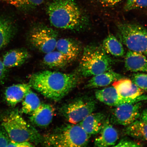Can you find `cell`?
<instances>
[{"label": "cell", "instance_id": "cell-30", "mask_svg": "<svg viewBox=\"0 0 147 147\" xmlns=\"http://www.w3.org/2000/svg\"><path fill=\"white\" fill-rule=\"evenodd\" d=\"M103 6L110 7L118 4L122 0H94Z\"/></svg>", "mask_w": 147, "mask_h": 147}, {"label": "cell", "instance_id": "cell-29", "mask_svg": "<svg viewBox=\"0 0 147 147\" xmlns=\"http://www.w3.org/2000/svg\"><path fill=\"white\" fill-rule=\"evenodd\" d=\"M6 132L2 126H0V147H7L10 141Z\"/></svg>", "mask_w": 147, "mask_h": 147}, {"label": "cell", "instance_id": "cell-5", "mask_svg": "<svg viewBox=\"0 0 147 147\" xmlns=\"http://www.w3.org/2000/svg\"><path fill=\"white\" fill-rule=\"evenodd\" d=\"M102 46L92 45L84 48L79 64L80 74L85 78L111 70L113 61Z\"/></svg>", "mask_w": 147, "mask_h": 147}, {"label": "cell", "instance_id": "cell-12", "mask_svg": "<svg viewBox=\"0 0 147 147\" xmlns=\"http://www.w3.org/2000/svg\"><path fill=\"white\" fill-rule=\"evenodd\" d=\"M107 120L106 115L101 113H92L79 124L88 135L99 133Z\"/></svg>", "mask_w": 147, "mask_h": 147}, {"label": "cell", "instance_id": "cell-16", "mask_svg": "<svg viewBox=\"0 0 147 147\" xmlns=\"http://www.w3.org/2000/svg\"><path fill=\"white\" fill-rule=\"evenodd\" d=\"M31 89L29 84H18L11 86L5 90V100L9 106L14 107L23 100Z\"/></svg>", "mask_w": 147, "mask_h": 147}, {"label": "cell", "instance_id": "cell-21", "mask_svg": "<svg viewBox=\"0 0 147 147\" xmlns=\"http://www.w3.org/2000/svg\"><path fill=\"white\" fill-rule=\"evenodd\" d=\"M124 131L132 137L147 141V123L141 119H137L127 126Z\"/></svg>", "mask_w": 147, "mask_h": 147}, {"label": "cell", "instance_id": "cell-33", "mask_svg": "<svg viewBox=\"0 0 147 147\" xmlns=\"http://www.w3.org/2000/svg\"><path fill=\"white\" fill-rule=\"evenodd\" d=\"M140 117V118L141 120L147 123V108L143 110L141 112Z\"/></svg>", "mask_w": 147, "mask_h": 147}, {"label": "cell", "instance_id": "cell-24", "mask_svg": "<svg viewBox=\"0 0 147 147\" xmlns=\"http://www.w3.org/2000/svg\"><path fill=\"white\" fill-rule=\"evenodd\" d=\"M23 100L21 112L25 114H31L41 104L39 97L31 89Z\"/></svg>", "mask_w": 147, "mask_h": 147}, {"label": "cell", "instance_id": "cell-22", "mask_svg": "<svg viewBox=\"0 0 147 147\" xmlns=\"http://www.w3.org/2000/svg\"><path fill=\"white\" fill-rule=\"evenodd\" d=\"M43 62L47 67L55 69L62 68L69 63L63 54L58 51L55 50L46 54Z\"/></svg>", "mask_w": 147, "mask_h": 147}, {"label": "cell", "instance_id": "cell-18", "mask_svg": "<svg viewBox=\"0 0 147 147\" xmlns=\"http://www.w3.org/2000/svg\"><path fill=\"white\" fill-rule=\"evenodd\" d=\"M56 49L67 58L69 63L76 60L80 53V47L78 44L69 38L58 40Z\"/></svg>", "mask_w": 147, "mask_h": 147}, {"label": "cell", "instance_id": "cell-14", "mask_svg": "<svg viewBox=\"0 0 147 147\" xmlns=\"http://www.w3.org/2000/svg\"><path fill=\"white\" fill-rule=\"evenodd\" d=\"M99 135L95 140V146L105 147L114 146L119 139L118 132L107 119L105 124L99 132Z\"/></svg>", "mask_w": 147, "mask_h": 147}, {"label": "cell", "instance_id": "cell-32", "mask_svg": "<svg viewBox=\"0 0 147 147\" xmlns=\"http://www.w3.org/2000/svg\"><path fill=\"white\" fill-rule=\"evenodd\" d=\"M34 146L32 143L29 142H16L10 140L7 147H31Z\"/></svg>", "mask_w": 147, "mask_h": 147}, {"label": "cell", "instance_id": "cell-7", "mask_svg": "<svg viewBox=\"0 0 147 147\" xmlns=\"http://www.w3.org/2000/svg\"><path fill=\"white\" fill-rule=\"evenodd\" d=\"M96 104L93 98L83 96L73 99L60 108L61 114L71 124H76L93 113Z\"/></svg>", "mask_w": 147, "mask_h": 147}, {"label": "cell", "instance_id": "cell-26", "mask_svg": "<svg viewBox=\"0 0 147 147\" xmlns=\"http://www.w3.org/2000/svg\"><path fill=\"white\" fill-rule=\"evenodd\" d=\"M132 81L138 87L143 91H147V74L138 73L134 74Z\"/></svg>", "mask_w": 147, "mask_h": 147}, {"label": "cell", "instance_id": "cell-9", "mask_svg": "<svg viewBox=\"0 0 147 147\" xmlns=\"http://www.w3.org/2000/svg\"><path fill=\"white\" fill-rule=\"evenodd\" d=\"M142 107V101L125 103L116 107L112 112L111 122L127 126L140 117Z\"/></svg>", "mask_w": 147, "mask_h": 147}, {"label": "cell", "instance_id": "cell-2", "mask_svg": "<svg viewBox=\"0 0 147 147\" xmlns=\"http://www.w3.org/2000/svg\"><path fill=\"white\" fill-rule=\"evenodd\" d=\"M47 12L51 24L56 28L74 30L84 22L81 11L74 0H55L48 6Z\"/></svg>", "mask_w": 147, "mask_h": 147}, {"label": "cell", "instance_id": "cell-20", "mask_svg": "<svg viewBox=\"0 0 147 147\" xmlns=\"http://www.w3.org/2000/svg\"><path fill=\"white\" fill-rule=\"evenodd\" d=\"M16 32L13 22L8 18L0 17V49L11 41Z\"/></svg>", "mask_w": 147, "mask_h": 147}, {"label": "cell", "instance_id": "cell-31", "mask_svg": "<svg viewBox=\"0 0 147 147\" xmlns=\"http://www.w3.org/2000/svg\"><path fill=\"white\" fill-rule=\"evenodd\" d=\"M8 71L5 67L2 60H0V84L3 83L6 79Z\"/></svg>", "mask_w": 147, "mask_h": 147}, {"label": "cell", "instance_id": "cell-10", "mask_svg": "<svg viewBox=\"0 0 147 147\" xmlns=\"http://www.w3.org/2000/svg\"><path fill=\"white\" fill-rule=\"evenodd\" d=\"M97 100L108 106L117 107L125 103L147 100L146 95H141L135 99L124 98L119 95L113 87L98 90L95 93Z\"/></svg>", "mask_w": 147, "mask_h": 147}, {"label": "cell", "instance_id": "cell-3", "mask_svg": "<svg viewBox=\"0 0 147 147\" xmlns=\"http://www.w3.org/2000/svg\"><path fill=\"white\" fill-rule=\"evenodd\" d=\"M90 136L80 125L71 124L56 128L43 137L42 142L47 146H85Z\"/></svg>", "mask_w": 147, "mask_h": 147}, {"label": "cell", "instance_id": "cell-6", "mask_svg": "<svg viewBox=\"0 0 147 147\" xmlns=\"http://www.w3.org/2000/svg\"><path fill=\"white\" fill-rule=\"evenodd\" d=\"M117 32L121 41L129 50L147 55V30L140 25L120 24Z\"/></svg>", "mask_w": 147, "mask_h": 147}, {"label": "cell", "instance_id": "cell-13", "mask_svg": "<svg viewBox=\"0 0 147 147\" xmlns=\"http://www.w3.org/2000/svg\"><path fill=\"white\" fill-rule=\"evenodd\" d=\"M54 112V108L50 105L41 104L31 114L29 119L30 122L36 126L45 127L52 121Z\"/></svg>", "mask_w": 147, "mask_h": 147}, {"label": "cell", "instance_id": "cell-15", "mask_svg": "<svg viewBox=\"0 0 147 147\" xmlns=\"http://www.w3.org/2000/svg\"><path fill=\"white\" fill-rule=\"evenodd\" d=\"M125 66L131 72L147 73V59L142 53L129 50L125 58Z\"/></svg>", "mask_w": 147, "mask_h": 147}, {"label": "cell", "instance_id": "cell-28", "mask_svg": "<svg viewBox=\"0 0 147 147\" xmlns=\"http://www.w3.org/2000/svg\"><path fill=\"white\" fill-rule=\"evenodd\" d=\"M143 146L141 143L130 140L123 139L119 141L115 147H140Z\"/></svg>", "mask_w": 147, "mask_h": 147}, {"label": "cell", "instance_id": "cell-11", "mask_svg": "<svg viewBox=\"0 0 147 147\" xmlns=\"http://www.w3.org/2000/svg\"><path fill=\"white\" fill-rule=\"evenodd\" d=\"M119 95L125 98L135 99L144 93V91L136 85L130 79L121 78L113 84Z\"/></svg>", "mask_w": 147, "mask_h": 147}, {"label": "cell", "instance_id": "cell-23", "mask_svg": "<svg viewBox=\"0 0 147 147\" xmlns=\"http://www.w3.org/2000/svg\"><path fill=\"white\" fill-rule=\"evenodd\" d=\"M102 47L107 53L114 56L121 57L124 55L123 47L121 42L113 35L106 37L102 43Z\"/></svg>", "mask_w": 147, "mask_h": 147}, {"label": "cell", "instance_id": "cell-19", "mask_svg": "<svg viewBox=\"0 0 147 147\" xmlns=\"http://www.w3.org/2000/svg\"><path fill=\"white\" fill-rule=\"evenodd\" d=\"M124 77L112 70L107 71L93 76L88 82L86 87L93 88L104 87Z\"/></svg>", "mask_w": 147, "mask_h": 147}, {"label": "cell", "instance_id": "cell-4", "mask_svg": "<svg viewBox=\"0 0 147 147\" xmlns=\"http://www.w3.org/2000/svg\"><path fill=\"white\" fill-rule=\"evenodd\" d=\"M1 126L11 140L16 142H29L38 144L42 137L36 128L28 123L17 110L9 113L3 117Z\"/></svg>", "mask_w": 147, "mask_h": 147}, {"label": "cell", "instance_id": "cell-27", "mask_svg": "<svg viewBox=\"0 0 147 147\" xmlns=\"http://www.w3.org/2000/svg\"><path fill=\"white\" fill-rule=\"evenodd\" d=\"M147 7V0H126L124 9L126 11H129Z\"/></svg>", "mask_w": 147, "mask_h": 147}, {"label": "cell", "instance_id": "cell-8", "mask_svg": "<svg viewBox=\"0 0 147 147\" xmlns=\"http://www.w3.org/2000/svg\"><path fill=\"white\" fill-rule=\"evenodd\" d=\"M57 34L54 29L45 26L33 28L29 33L31 45L41 52L47 54L56 49Z\"/></svg>", "mask_w": 147, "mask_h": 147}, {"label": "cell", "instance_id": "cell-25", "mask_svg": "<svg viewBox=\"0 0 147 147\" xmlns=\"http://www.w3.org/2000/svg\"><path fill=\"white\" fill-rule=\"evenodd\" d=\"M16 8L22 10H28L36 8L41 5L45 0H0Z\"/></svg>", "mask_w": 147, "mask_h": 147}, {"label": "cell", "instance_id": "cell-17", "mask_svg": "<svg viewBox=\"0 0 147 147\" xmlns=\"http://www.w3.org/2000/svg\"><path fill=\"white\" fill-rule=\"evenodd\" d=\"M30 57V54L26 49H13L3 55L2 61L5 67L11 68L22 65Z\"/></svg>", "mask_w": 147, "mask_h": 147}, {"label": "cell", "instance_id": "cell-1", "mask_svg": "<svg viewBox=\"0 0 147 147\" xmlns=\"http://www.w3.org/2000/svg\"><path fill=\"white\" fill-rule=\"evenodd\" d=\"M76 74L45 71L31 76L29 84L47 98L56 101L61 100L78 83Z\"/></svg>", "mask_w": 147, "mask_h": 147}]
</instances>
